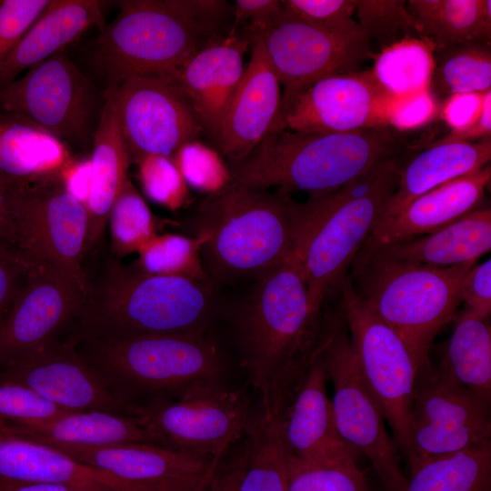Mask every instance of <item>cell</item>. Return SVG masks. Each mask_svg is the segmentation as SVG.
I'll use <instances>...</instances> for the list:
<instances>
[{
	"mask_svg": "<svg viewBox=\"0 0 491 491\" xmlns=\"http://www.w3.org/2000/svg\"><path fill=\"white\" fill-rule=\"evenodd\" d=\"M329 312L312 303L295 256L258 279L236 317L241 364L266 416L284 414L322 352Z\"/></svg>",
	"mask_w": 491,
	"mask_h": 491,
	"instance_id": "obj_1",
	"label": "cell"
},
{
	"mask_svg": "<svg viewBox=\"0 0 491 491\" xmlns=\"http://www.w3.org/2000/svg\"><path fill=\"white\" fill-rule=\"evenodd\" d=\"M94 39L89 63L116 87L135 75L175 78L182 67L233 27L231 4L223 0H124Z\"/></svg>",
	"mask_w": 491,
	"mask_h": 491,
	"instance_id": "obj_2",
	"label": "cell"
},
{
	"mask_svg": "<svg viewBox=\"0 0 491 491\" xmlns=\"http://www.w3.org/2000/svg\"><path fill=\"white\" fill-rule=\"evenodd\" d=\"M194 222L195 234L206 236L201 256L213 282L256 280L295 256L300 204L286 192L232 180L198 204Z\"/></svg>",
	"mask_w": 491,
	"mask_h": 491,
	"instance_id": "obj_3",
	"label": "cell"
},
{
	"mask_svg": "<svg viewBox=\"0 0 491 491\" xmlns=\"http://www.w3.org/2000/svg\"><path fill=\"white\" fill-rule=\"evenodd\" d=\"M213 283L155 276L109 255L90 281L74 336L98 338L205 333Z\"/></svg>",
	"mask_w": 491,
	"mask_h": 491,
	"instance_id": "obj_4",
	"label": "cell"
},
{
	"mask_svg": "<svg viewBox=\"0 0 491 491\" xmlns=\"http://www.w3.org/2000/svg\"><path fill=\"white\" fill-rule=\"evenodd\" d=\"M402 150L389 127L327 134L278 129L228 167L234 181L250 188L300 190L318 197L397 157Z\"/></svg>",
	"mask_w": 491,
	"mask_h": 491,
	"instance_id": "obj_5",
	"label": "cell"
},
{
	"mask_svg": "<svg viewBox=\"0 0 491 491\" xmlns=\"http://www.w3.org/2000/svg\"><path fill=\"white\" fill-rule=\"evenodd\" d=\"M398 158H392L339 189L300 204L295 256L314 306L323 309L366 243L395 192Z\"/></svg>",
	"mask_w": 491,
	"mask_h": 491,
	"instance_id": "obj_6",
	"label": "cell"
},
{
	"mask_svg": "<svg viewBox=\"0 0 491 491\" xmlns=\"http://www.w3.org/2000/svg\"><path fill=\"white\" fill-rule=\"evenodd\" d=\"M79 355L128 406L220 381L221 356L205 333L98 338L71 335Z\"/></svg>",
	"mask_w": 491,
	"mask_h": 491,
	"instance_id": "obj_7",
	"label": "cell"
},
{
	"mask_svg": "<svg viewBox=\"0 0 491 491\" xmlns=\"http://www.w3.org/2000/svg\"><path fill=\"white\" fill-rule=\"evenodd\" d=\"M475 264L435 267L358 252L349 278L369 310L403 339L418 369L431 363L436 336L455 319L462 281Z\"/></svg>",
	"mask_w": 491,
	"mask_h": 491,
	"instance_id": "obj_8",
	"label": "cell"
},
{
	"mask_svg": "<svg viewBox=\"0 0 491 491\" xmlns=\"http://www.w3.org/2000/svg\"><path fill=\"white\" fill-rule=\"evenodd\" d=\"M249 399L220 381L194 385L177 396L128 406L154 445L200 457L222 458L246 433Z\"/></svg>",
	"mask_w": 491,
	"mask_h": 491,
	"instance_id": "obj_9",
	"label": "cell"
},
{
	"mask_svg": "<svg viewBox=\"0 0 491 491\" xmlns=\"http://www.w3.org/2000/svg\"><path fill=\"white\" fill-rule=\"evenodd\" d=\"M338 290L358 371L406 462L417 366L403 339L357 296L349 276L343 278Z\"/></svg>",
	"mask_w": 491,
	"mask_h": 491,
	"instance_id": "obj_10",
	"label": "cell"
},
{
	"mask_svg": "<svg viewBox=\"0 0 491 491\" xmlns=\"http://www.w3.org/2000/svg\"><path fill=\"white\" fill-rule=\"evenodd\" d=\"M9 189L19 251L29 266L56 270L87 294L85 203L70 192L63 175Z\"/></svg>",
	"mask_w": 491,
	"mask_h": 491,
	"instance_id": "obj_11",
	"label": "cell"
},
{
	"mask_svg": "<svg viewBox=\"0 0 491 491\" xmlns=\"http://www.w3.org/2000/svg\"><path fill=\"white\" fill-rule=\"evenodd\" d=\"M321 354L334 387L331 404L338 434L368 459L385 491H397L406 479L401 456L358 371L341 306L334 312Z\"/></svg>",
	"mask_w": 491,
	"mask_h": 491,
	"instance_id": "obj_12",
	"label": "cell"
},
{
	"mask_svg": "<svg viewBox=\"0 0 491 491\" xmlns=\"http://www.w3.org/2000/svg\"><path fill=\"white\" fill-rule=\"evenodd\" d=\"M96 98L87 76L59 51L0 88V111L19 115L64 144L93 143Z\"/></svg>",
	"mask_w": 491,
	"mask_h": 491,
	"instance_id": "obj_13",
	"label": "cell"
},
{
	"mask_svg": "<svg viewBox=\"0 0 491 491\" xmlns=\"http://www.w3.org/2000/svg\"><path fill=\"white\" fill-rule=\"evenodd\" d=\"M491 443L490 404L432 363L417 369L411 418L409 471L422 462Z\"/></svg>",
	"mask_w": 491,
	"mask_h": 491,
	"instance_id": "obj_14",
	"label": "cell"
},
{
	"mask_svg": "<svg viewBox=\"0 0 491 491\" xmlns=\"http://www.w3.org/2000/svg\"><path fill=\"white\" fill-rule=\"evenodd\" d=\"M114 102L132 162L145 155L170 157L205 134L189 98L170 77L131 76L105 91Z\"/></svg>",
	"mask_w": 491,
	"mask_h": 491,
	"instance_id": "obj_15",
	"label": "cell"
},
{
	"mask_svg": "<svg viewBox=\"0 0 491 491\" xmlns=\"http://www.w3.org/2000/svg\"><path fill=\"white\" fill-rule=\"evenodd\" d=\"M85 296L58 271L29 266L0 323V370L66 336L82 311Z\"/></svg>",
	"mask_w": 491,
	"mask_h": 491,
	"instance_id": "obj_16",
	"label": "cell"
},
{
	"mask_svg": "<svg viewBox=\"0 0 491 491\" xmlns=\"http://www.w3.org/2000/svg\"><path fill=\"white\" fill-rule=\"evenodd\" d=\"M258 37L281 86L282 122L296 99L315 83L356 71L372 55L369 40H342L284 12Z\"/></svg>",
	"mask_w": 491,
	"mask_h": 491,
	"instance_id": "obj_17",
	"label": "cell"
},
{
	"mask_svg": "<svg viewBox=\"0 0 491 491\" xmlns=\"http://www.w3.org/2000/svg\"><path fill=\"white\" fill-rule=\"evenodd\" d=\"M0 383L25 386L68 411L130 416L128 406L79 355L69 335L0 370Z\"/></svg>",
	"mask_w": 491,
	"mask_h": 491,
	"instance_id": "obj_18",
	"label": "cell"
},
{
	"mask_svg": "<svg viewBox=\"0 0 491 491\" xmlns=\"http://www.w3.org/2000/svg\"><path fill=\"white\" fill-rule=\"evenodd\" d=\"M49 446L76 462L115 476L135 491H206L221 460L184 454L152 444Z\"/></svg>",
	"mask_w": 491,
	"mask_h": 491,
	"instance_id": "obj_19",
	"label": "cell"
},
{
	"mask_svg": "<svg viewBox=\"0 0 491 491\" xmlns=\"http://www.w3.org/2000/svg\"><path fill=\"white\" fill-rule=\"evenodd\" d=\"M391 98L370 70L335 75L304 92L283 122L291 131L323 134L388 127Z\"/></svg>",
	"mask_w": 491,
	"mask_h": 491,
	"instance_id": "obj_20",
	"label": "cell"
},
{
	"mask_svg": "<svg viewBox=\"0 0 491 491\" xmlns=\"http://www.w3.org/2000/svg\"><path fill=\"white\" fill-rule=\"evenodd\" d=\"M281 86L260 37H254L243 77L211 136L229 164L245 159L281 119Z\"/></svg>",
	"mask_w": 491,
	"mask_h": 491,
	"instance_id": "obj_21",
	"label": "cell"
},
{
	"mask_svg": "<svg viewBox=\"0 0 491 491\" xmlns=\"http://www.w3.org/2000/svg\"><path fill=\"white\" fill-rule=\"evenodd\" d=\"M321 353L284 412L286 446L291 456L306 462H356L358 453L341 438L336 429L331 400L326 395L328 377Z\"/></svg>",
	"mask_w": 491,
	"mask_h": 491,
	"instance_id": "obj_22",
	"label": "cell"
},
{
	"mask_svg": "<svg viewBox=\"0 0 491 491\" xmlns=\"http://www.w3.org/2000/svg\"><path fill=\"white\" fill-rule=\"evenodd\" d=\"M251 45V38L233 25L195 55L174 78L210 137L243 77L244 57Z\"/></svg>",
	"mask_w": 491,
	"mask_h": 491,
	"instance_id": "obj_23",
	"label": "cell"
},
{
	"mask_svg": "<svg viewBox=\"0 0 491 491\" xmlns=\"http://www.w3.org/2000/svg\"><path fill=\"white\" fill-rule=\"evenodd\" d=\"M490 164L419 195L395 215L376 224L359 251H371L430 234L482 206Z\"/></svg>",
	"mask_w": 491,
	"mask_h": 491,
	"instance_id": "obj_24",
	"label": "cell"
},
{
	"mask_svg": "<svg viewBox=\"0 0 491 491\" xmlns=\"http://www.w3.org/2000/svg\"><path fill=\"white\" fill-rule=\"evenodd\" d=\"M98 0H50L12 51L0 63V88L25 70L43 62L85 31L105 27L103 6Z\"/></svg>",
	"mask_w": 491,
	"mask_h": 491,
	"instance_id": "obj_25",
	"label": "cell"
},
{
	"mask_svg": "<svg viewBox=\"0 0 491 491\" xmlns=\"http://www.w3.org/2000/svg\"><path fill=\"white\" fill-rule=\"evenodd\" d=\"M89 162L90 183L85 201L88 213L85 263L102 246L111 207L128 179V167L132 163L114 102L106 93L94 134Z\"/></svg>",
	"mask_w": 491,
	"mask_h": 491,
	"instance_id": "obj_26",
	"label": "cell"
},
{
	"mask_svg": "<svg viewBox=\"0 0 491 491\" xmlns=\"http://www.w3.org/2000/svg\"><path fill=\"white\" fill-rule=\"evenodd\" d=\"M64 483L106 491H134L115 476L49 446L0 431V486Z\"/></svg>",
	"mask_w": 491,
	"mask_h": 491,
	"instance_id": "obj_27",
	"label": "cell"
},
{
	"mask_svg": "<svg viewBox=\"0 0 491 491\" xmlns=\"http://www.w3.org/2000/svg\"><path fill=\"white\" fill-rule=\"evenodd\" d=\"M73 162L65 144L26 119L0 111V183L15 188L59 177Z\"/></svg>",
	"mask_w": 491,
	"mask_h": 491,
	"instance_id": "obj_28",
	"label": "cell"
},
{
	"mask_svg": "<svg viewBox=\"0 0 491 491\" xmlns=\"http://www.w3.org/2000/svg\"><path fill=\"white\" fill-rule=\"evenodd\" d=\"M491 249V209L481 206L427 235L371 251L396 261L435 267L476 262Z\"/></svg>",
	"mask_w": 491,
	"mask_h": 491,
	"instance_id": "obj_29",
	"label": "cell"
},
{
	"mask_svg": "<svg viewBox=\"0 0 491 491\" xmlns=\"http://www.w3.org/2000/svg\"><path fill=\"white\" fill-rule=\"evenodd\" d=\"M0 431L46 446L154 445L132 416L98 410L68 412L35 423L0 422Z\"/></svg>",
	"mask_w": 491,
	"mask_h": 491,
	"instance_id": "obj_30",
	"label": "cell"
},
{
	"mask_svg": "<svg viewBox=\"0 0 491 491\" xmlns=\"http://www.w3.org/2000/svg\"><path fill=\"white\" fill-rule=\"evenodd\" d=\"M490 159L491 138L429 145L400 167L396 188L376 223L395 215L433 188L482 169Z\"/></svg>",
	"mask_w": 491,
	"mask_h": 491,
	"instance_id": "obj_31",
	"label": "cell"
},
{
	"mask_svg": "<svg viewBox=\"0 0 491 491\" xmlns=\"http://www.w3.org/2000/svg\"><path fill=\"white\" fill-rule=\"evenodd\" d=\"M406 7L415 36L434 53L469 42L490 43V0H409Z\"/></svg>",
	"mask_w": 491,
	"mask_h": 491,
	"instance_id": "obj_32",
	"label": "cell"
},
{
	"mask_svg": "<svg viewBox=\"0 0 491 491\" xmlns=\"http://www.w3.org/2000/svg\"><path fill=\"white\" fill-rule=\"evenodd\" d=\"M456 318L438 366L482 401H491V327L489 318L464 310Z\"/></svg>",
	"mask_w": 491,
	"mask_h": 491,
	"instance_id": "obj_33",
	"label": "cell"
},
{
	"mask_svg": "<svg viewBox=\"0 0 491 491\" xmlns=\"http://www.w3.org/2000/svg\"><path fill=\"white\" fill-rule=\"evenodd\" d=\"M249 456L237 491H288L290 452L283 414L251 417L246 433Z\"/></svg>",
	"mask_w": 491,
	"mask_h": 491,
	"instance_id": "obj_34",
	"label": "cell"
},
{
	"mask_svg": "<svg viewBox=\"0 0 491 491\" xmlns=\"http://www.w3.org/2000/svg\"><path fill=\"white\" fill-rule=\"evenodd\" d=\"M397 491H491V443L420 463Z\"/></svg>",
	"mask_w": 491,
	"mask_h": 491,
	"instance_id": "obj_35",
	"label": "cell"
},
{
	"mask_svg": "<svg viewBox=\"0 0 491 491\" xmlns=\"http://www.w3.org/2000/svg\"><path fill=\"white\" fill-rule=\"evenodd\" d=\"M434 69L433 47L420 38L407 36L374 55L370 72L386 94L402 96L431 88Z\"/></svg>",
	"mask_w": 491,
	"mask_h": 491,
	"instance_id": "obj_36",
	"label": "cell"
},
{
	"mask_svg": "<svg viewBox=\"0 0 491 491\" xmlns=\"http://www.w3.org/2000/svg\"><path fill=\"white\" fill-rule=\"evenodd\" d=\"M431 90L436 96L485 93L491 88L490 43L469 42L434 53Z\"/></svg>",
	"mask_w": 491,
	"mask_h": 491,
	"instance_id": "obj_37",
	"label": "cell"
},
{
	"mask_svg": "<svg viewBox=\"0 0 491 491\" xmlns=\"http://www.w3.org/2000/svg\"><path fill=\"white\" fill-rule=\"evenodd\" d=\"M204 234L189 237L178 234L156 235L139 252L132 265L150 275L180 276L213 283L203 265Z\"/></svg>",
	"mask_w": 491,
	"mask_h": 491,
	"instance_id": "obj_38",
	"label": "cell"
},
{
	"mask_svg": "<svg viewBox=\"0 0 491 491\" xmlns=\"http://www.w3.org/2000/svg\"><path fill=\"white\" fill-rule=\"evenodd\" d=\"M107 225L110 256L120 260L138 253L157 235L154 215L129 178L111 207Z\"/></svg>",
	"mask_w": 491,
	"mask_h": 491,
	"instance_id": "obj_39",
	"label": "cell"
},
{
	"mask_svg": "<svg viewBox=\"0 0 491 491\" xmlns=\"http://www.w3.org/2000/svg\"><path fill=\"white\" fill-rule=\"evenodd\" d=\"M438 114L451 132L429 145L491 138V89L451 95Z\"/></svg>",
	"mask_w": 491,
	"mask_h": 491,
	"instance_id": "obj_40",
	"label": "cell"
},
{
	"mask_svg": "<svg viewBox=\"0 0 491 491\" xmlns=\"http://www.w3.org/2000/svg\"><path fill=\"white\" fill-rule=\"evenodd\" d=\"M288 491H372L357 462L316 464L290 456Z\"/></svg>",
	"mask_w": 491,
	"mask_h": 491,
	"instance_id": "obj_41",
	"label": "cell"
},
{
	"mask_svg": "<svg viewBox=\"0 0 491 491\" xmlns=\"http://www.w3.org/2000/svg\"><path fill=\"white\" fill-rule=\"evenodd\" d=\"M281 4L284 14L335 37L346 41L369 40L353 18L355 0H283Z\"/></svg>",
	"mask_w": 491,
	"mask_h": 491,
	"instance_id": "obj_42",
	"label": "cell"
},
{
	"mask_svg": "<svg viewBox=\"0 0 491 491\" xmlns=\"http://www.w3.org/2000/svg\"><path fill=\"white\" fill-rule=\"evenodd\" d=\"M171 159L187 186L199 192L216 193L233 180L222 155L199 139L182 145Z\"/></svg>",
	"mask_w": 491,
	"mask_h": 491,
	"instance_id": "obj_43",
	"label": "cell"
},
{
	"mask_svg": "<svg viewBox=\"0 0 491 491\" xmlns=\"http://www.w3.org/2000/svg\"><path fill=\"white\" fill-rule=\"evenodd\" d=\"M357 23L381 49L415 36L414 22L405 0H355Z\"/></svg>",
	"mask_w": 491,
	"mask_h": 491,
	"instance_id": "obj_44",
	"label": "cell"
},
{
	"mask_svg": "<svg viewBox=\"0 0 491 491\" xmlns=\"http://www.w3.org/2000/svg\"><path fill=\"white\" fill-rule=\"evenodd\" d=\"M144 193L152 201L171 210L188 199V186L170 157L145 155L135 162Z\"/></svg>",
	"mask_w": 491,
	"mask_h": 491,
	"instance_id": "obj_45",
	"label": "cell"
},
{
	"mask_svg": "<svg viewBox=\"0 0 491 491\" xmlns=\"http://www.w3.org/2000/svg\"><path fill=\"white\" fill-rule=\"evenodd\" d=\"M68 412L73 411L58 407L25 386L0 383V422H42Z\"/></svg>",
	"mask_w": 491,
	"mask_h": 491,
	"instance_id": "obj_46",
	"label": "cell"
},
{
	"mask_svg": "<svg viewBox=\"0 0 491 491\" xmlns=\"http://www.w3.org/2000/svg\"><path fill=\"white\" fill-rule=\"evenodd\" d=\"M438 111L437 97L431 88L402 96H392L387 111V124L399 131L415 130L431 122Z\"/></svg>",
	"mask_w": 491,
	"mask_h": 491,
	"instance_id": "obj_47",
	"label": "cell"
},
{
	"mask_svg": "<svg viewBox=\"0 0 491 491\" xmlns=\"http://www.w3.org/2000/svg\"><path fill=\"white\" fill-rule=\"evenodd\" d=\"M50 0H2L0 4V63L15 46Z\"/></svg>",
	"mask_w": 491,
	"mask_h": 491,
	"instance_id": "obj_48",
	"label": "cell"
},
{
	"mask_svg": "<svg viewBox=\"0 0 491 491\" xmlns=\"http://www.w3.org/2000/svg\"><path fill=\"white\" fill-rule=\"evenodd\" d=\"M232 7L233 25L251 40L274 25L283 15L278 0H235Z\"/></svg>",
	"mask_w": 491,
	"mask_h": 491,
	"instance_id": "obj_49",
	"label": "cell"
},
{
	"mask_svg": "<svg viewBox=\"0 0 491 491\" xmlns=\"http://www.w3.org/2000/svg\"><path fill=\"white\" fill-rule=\"evenodd\" d=\"M466 311L481 318L491 313V260L474 265L466 274L460 287Z\"/></svg>",
	"mask_w": 491,
	"mask_h": 491,
	"instance_id": "obj_50",
	"label": "cell"
},
{
	"mask_svg": "<svg viewBox=\"0 0 491 491\" xmlns=\"http://www.w3.org/2000/svg\"><path fill=\"white\" fill-rule=\"evenodd\" d=\"M28 268L22 257L0 256V323L10 309Z\"/></svg>",
	"mask_w": 491,
	"mask_h": 491,
	"instance_id": "obj_51",
	"label": "cell"
},
{
	"mask_svg": "<svg viewBox=\"0 0 491 491\" xmlns=\"http://www.w3.org/2000/svg\"><path fill=\"white\" fill-rule=\"evenodd\" d=\"M248 456L246 444V448L235 456L222 472H216L206 491H237Z\"/></svg>",
	"mask_w": 491,
	"mask_h": 491,
	"instance_id": "obj_52",
	"label": "cell"
},
{
	"mask_svg": "<svg viewBox=\"0 0 491 491\" xmlns=\"http://www.w3.org/2000/svg\"><path fill=\"white\" fill-rule=\"evenodd\" d=\"M0 240L20 253L19 233L12 210L10 189L2 183H0Z\"/></svg>",
	"mask_w": 491,
	"mask_h": 491,
	"instance_id": "obj_53",
	"label": "cell"
},
{
	"mask_svg": "<svg viewBox=\"0 0 491 491\" xmlns=\"http://www.w3.org/2000/svg\"><path fill=\"white\" fill-rule=\"evenodd\" d=\"M0 491H106L99 488L80 486L64 483H28L0 486Z\"/></svg>",
	"mask_w": 491,
	"mask_h": 491,
	"instance_id": "obj_54",
	"label": "cell"
},
{
	"mask_svg": "<svg viewBox=\"0 0 491 491\" xmlns=\"http://www.w3.org/2000/svg\"><path fill=\"white\" fill-rule=\"evenodd\" d=\"M0 256H19L25 259L22 255L15 248L9 246L0 240ZM27 263V262H26Z\"/></svg>",
	"mask_w": 491,
	"mask_h": 491,
	"instance_id": "obj_55",
	"label": "cell"
},
{
	"mask_svg": "<svg viewBox=\"0 0 491 491\" xmlns=\"http://www.w3.org/2000/svg\"><path fill=\"white\" fill-rule=\"evenodd\" d=\"M2 3V0H0V4Z\"/></svg>",
	"mask_w": 491,
	"mask_h": 491,
	"instance_id": "obj_56",
	"label": "cell"
}]
</instances>
